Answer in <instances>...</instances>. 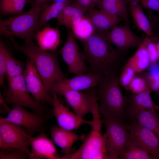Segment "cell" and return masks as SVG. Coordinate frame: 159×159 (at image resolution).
I'll return each instance as SVG.
<instances>
[{"label":"cell","instance_id":"obj_1","mask_svg":"<svg viewBox=\"0 0 159 159\" xmlns=\"http://www.w3.org/2000/svg\"><path fill=\"white\" fill-rule=\"evenodd\" d=\"M83 54L89 71L104 76L117 72L120 52L115 49L101 32H95L83 42Z\"/></svg>","mask_w":159,"mask_h":159},{"label":"cell","instance_id":"obj_2","mask_svg":"<svg viewBox=\"0 0 159 159\" xmlns=\"http://www.w3.org/2000/svg\"><path fill=\"white\" fill-rule=\"evenodd\" d=\"M11 39L14 49L24 54L33 62L47 91L54 84L67 78L59 64L58 51L43 50L33 40L26 41L24 45H20Z\"/></svg>","mask_w":159,"mask_h":159},{"label":"cell","instance_id":"obj_3","mask_svg":"<svg viewBox=\"0 0 159 159\" xmlns=\"http://www.w3.org/2000/svg\"><path fill=\"white\" fill-rule=\"evenodd\" d=\"M117 72L104 76L95 89L100 111L104 117L121 119L127 107V102L120 87Z\"/></svg>","mask_w":159,"mask_h":159},{"label":"cell","instance_id":"obj_4","mask_svg":"<svg viewBox=\"0 0 159 159\" xmlns=\"http://www.w3.org/2000/svg\"><path fill=\"white\" fill-rule=\"evenodd\" d=\"M46 4L35 2L26 12L0 20V34L6 37H16L25 41L35 37L40 14Z\"/></svg>","mask_w":159,"mask_h":159},{"label":"cell","instance_id":"obj_5","mask_svg":"<svg viewBox=\"0 0 159 159\" xmlns=\"http://www.w3.org/2000/svg\"><path fill=\"white\" fill-rule=\"evenodd\" d=\"M7 80L8 87L4 92V97H0L1 104H11L13 107H26L37 114L46 115L48 110L30 95L22 74Z\"/></svg>","mask_w":159,"mask_h":159},{"label":"cell","instance_id":"obj_6","mask_svg":"<svg viewBox=\"0 0 159 159\" xmlns=\"http://www.w3.org/2000/svg\"><path fill=\"white\" fill-rule=\"evenodd\" d=\"M91 113L93 120L91 131L79 149L67 155L68 159H94L99 153L107 151L105 139L102 133V121L99 109L94 107Z\"/></svg>","mask_w":159,"mask_h":159},{"label":"cell","instance_id":"obj_7","mask_svg":"<svg viewBox=\"0 0 159 159\" xmlns=\"http://www.w3.org/2000/svg\"><path fill=\"white\" fill-rule=\"evenodd\" d=\"M103 121L109 159H120L130 138L127 124L121 119L115 117L105 118Z\"/></svg>","mask_w":159,"mask_h":159},{"label":"cell","instance_id":"obj_8","mask_svg":"<svg viewBox=\"0 0 159 159\" xmlns=\"http://www.w3.org/2000/svg\"><path fill=\"white\" fill-rule=\"evenodd\" d=\"M1 105L8 114L6 117H0V121H6L21 126L26 129L31 135L41 131L47 118H48L46 115L28 112L23 107L16 106L11 109L4 103Z\"/></svg>","mask_w":159,"mask_h":159},{"label":"cell","instance_id":"obj_9","mask_svg":"<svg viewBox=\"0 0 159 159\" xmlns=\"http://www.w3.org/2000/svg\"><path fill=\"white\" fill-rule=\"evenodd\" d=\"M68 29L67 39L61 51L62 59L67 65L69 73L77 75L86 74L89 70L85 64L83 52L79 47L72 32Z\"/></svg>","mask_w":159,"mask_h":159},{"label":"cell","instance_id":"obj_10","mask_svg":"<svg viewBox=\"0 0 159 159\" xmlns=\"http://www.w3.org/2000/svg\"><path fill=\"white\" fill-rule=\"evenodd\" d=\"M29 135L27 130L21 126L0 121V138L5 143L8 149H14L26 153L30 159L28 139Z\"/></svg>","mask_w":159,"mask_h":159},{"label":"cell","instance_id":"obj_11","mask_svg":"<svg viewBox=\"0 0 159 159\" xmlns=\"http://www.w3.org/2000/svg\"><path fill=\"white\" fill-rule=\"evenodd\" d=\"M22 74L26 88L33 98L38 102H46L52 105L53 97L48 94L34 63L28 58Z\"/></svg>","mask_w":159,"mask_h":159},{"label":"cell","instance_id":"obj_12","mask_svg":"<svg viewBox=\"0 0 159 159\" xmlns=\"http://www.w3.org/2000/svg\"><path fill=\"white\" fill-rule=\"evenodd\" d=\"M110 43L115 45L120 52L130 48L138 47L142 43L143 38L132 31L128 23L121 26H115L110 31L101 32Z\"/></svg>","mask_w":159,"mask_h":159},{"label":"cell","instance_id":"obj_13","mask_svg":"<svg viewBox=\"0 0 159 159\" xmlns=\"http://www.w3.org/2000/svg\"><path fill=\"white\" fill-rule=\"evenodd\" d=\"M130 138L149 153L159 158V138L153 132L135 121L127 124Z\"/></svg>","mask_w":159,"mask_h":159},{"label":"cell","instance_id":"obj_14","mask_svg":"<svg viewBox=\"0 0 159 159\" xmlns=\"http://www.w3.org/2000/svg\"><path fill=\"white\" fill-rule=\"evenodd\" d=\"M49 91L52 94H58L63 96L75 113L78 116L83 118L87 114L91 113V101L86 93L69 89L55 84L51 86Z\"/></svg>","mask_w":159,"mask_h":159},{"label":"cell","instance_id":"obj_15","mask_svg":"<svg viewBox=\"0 0 159 159\" xmlns=\"http://www.w3.org/2000/svg\"><path fill=\"white\" fill-rule=\"evenodd\" d=\"M53 115L55 117L59 127L71 131L77 129L83 125L91 126L92 123V120H85L75 113L72 112L63 104L60 102L56 94L53 93Z\"/></svg>","mask_w":159,"mask_h":159},{"label":"cell","instance_id":"obj_16","mask_svg":"<svg viewBox=\"0 0 159 159\" xmlns=\"http://www.w3.org/2000/svg\"><path fill=\"white\" fill-rule=\"evenodd\" d=\"M29 145L31 148L30 159H61L54 144L44 133L39 135L28 137Z\"/></svg>","mask_w":159,"mask_h":159},{"label":"cell","instance_id":"obj_17","mask_svg":"<svg viewBox=\"0 0 159 159\" xmlns=\"http://www.w3.org/2000/svg\"><path fill=\"white\" fill-rule=\"evenodd\" d=\"M104 76L99 73L89 71L54 84L69 89L81 91L95 87L99 84Z\"/></svg>","mask_w":159,"mask_h":159},{"label":"cell","instance_id":"obj_18","mask_svg":"<svg viewBox=\"0 0 159 159\" xmlns=\"http://www.w3.org/2000/svg\"><path fill=\"white\" fill-rule=\"evenodd\" d=\"M50 132L53 141L61 149L64 156L71 153L74 144L81 139V136L75 133L64 129L59 126L52 127Z\"/></svg>","mask_w":159,"mask_h":159},{"label":"cell","instance_id":"obj_19","mask_svg":"<svg viewBox=\"0 0 159 159\" xmlns=\"http://www.w3.org/2000/svg\"><path fill=\"white\" fill-rule=\"evenodd\" d=\"M85 16L98 32L108 31L124 20L121 18L112 16L100 9L93 10L87 13Z\"/></svg>","mask_w":159,"mask_h":159},{"label":"cell","instance_id":"obj_20","mask_svg":"<svg viewBox=\"0 0 159 159\" xmlns=\"http://www.w3.org/2000/svg\"><path fill=\"white\" fill-rule=\"evenodd\" d=\"M129 115L133 121L151 130L159 138V117L156 111L130 108Z\"/></svg>","mask_w":159,"mask_h":159},{"label":"cell","instance_id":"obj_21","mask_svg":"<svg viewBox=\"0 0 159 159\" xmlns=\"http://www.w3.org/2000/svg\"><path fill=\"white\" fill-rule=\"evenodd\" d=\"M35 37L39 47L45 51L56 50L61 42L59 30L48 26L37 31Z\"/></svg>","mask_w":159,"mask_h":159},{"label":"cell","instance_id":"obj_22","mask_svg":"<svg viewBox=\"0 0 159 159\" xmlns=\"http://www.w3.org/2000/svg\"><path fill=\"white\" fill-rule=\"evenodd\" d=\"M128 11L134 23L148 36L153 35L150 21L144 13L139 0H127Z\"/></svg>","mask_w":159,"mask_h":159},{"label":"cell","instance_id":"obj_23","mask_svg":"<svg viewBox=\"0 0 159 159\" xmlns=\"http://www.w3.org/2000/svg\"><path fill=\"white\" fill-rule=\"evenodd\" d=\"M84 11L73 1L66 6L57 18L59 25L68 29L78 24L84 16Z\"/></svg>","mask_w":159,"mask_h":159},{"label":"cell","instance_id":"obj_24","mask_svg":"<svg viewBox=\"0 0 159 159\" xmlns=\"http://www.w3.org/2000/svg\"><path fill=\"white\" fill-rule=\"evenodd\" d=\"M73 1L72 0H67L47 4L40 14L36 32L46 26L47 22L51 19H57L64 9Z\"/></svg>","mask_w":159,"mask_h":159},{"label":"cell","instance_id":"obj_25","mask_svg":"<svg viewBox=\"0 0 159 159\" xmlns=\"http://www.w3.org/2000/svg\"><path fill=\"white\" fill-rule=\"evenodd\" d=\"M97 5L100 9L114 16L127 21L129 17L127 0H100Z\"/></svg>","mask_w":159,"mask_h":159},{"label":"cell","instance_id":"obj_26","mask_svg":"<svg viewBox=\"0 0 159 159\" xmlns=\"http://www.w3.org/2000/svg\"><path fill=\"white\" fill-rule=\"evenodd\" d=\"M143 39L142 43L126 63L134 69L136 73L143 71L147 69L150 64L146 42Z\"/></svg>","mask_w":159,"mask_h":159},{"label":"cell","instance_id":"obj_27","mask_svg":"<svg viewBox=\"0 0 159 159\" xmlns=\"http://www.w3.org/2000/svg\"><path fill=\"white\" fill-rule=\"evenodd\" d=\"M149 90L132 93L130 97V108L135 110H148L156 111Z\"/></svg>","mask_w":159,"mask_h":159},{"label":"cell","instance_id":"obj_28","mask_svg":"<svg viewBox=\"0 0 159 159\" xmlns=\"http://www.w3.org/2000/svg\"><path fill=\"white\" fill-rule=\"evenodd\" d=\"M71 29L74 35L83 42L87 40L96 32L92 24L85 16Z\"/></svg>","mask_w":159,"mask_h":159},{"label":"cell","instance_id":"obj_29","mask_svg":"<svg viewBox=\"0 0 159 159\" xmlns=\"http://www.w3.org/2000/svg\"><path fill=\"white\" fill-rule=\"evenodd\" d=\"M120 159H156L130 138Z\"/></svg>","mask_w":159,"mask_h":159},{"label":"cell","instance_id":"obj_30","mask_svg":"<svg viewBox=\"0 0 159 159\" xmlns=\"http://www.w3.org/2000/svg\"><path fill=\"white\" fill-rule=\"evenodd\" d=\"M5 59L7 79L22 74L25 65L24 63L15 59L6 47L5 50Z\"/></svg>","mask_w":159,"mask_h":159},{"label":"cell","instance_id":"obj_31","mask_svg":"<svg viewBox=\"0 0 159 159\" xmlns=\"http://www.w3.org/2000/svg\"><path fill=\"white\" fill-rule=\"evenodd\" d=\"M27 0H0V12L3 15H17L21 14Z\"/></svg>","mask_w":159,"mask_h":159},{"label":"cell","instance_id":"obj_32","mask_svg":"<svg viewBox=\"0 0 159 159\" xmlns=\"http://www.w3.org/2000/svg\"><path fill=\"white\" fill-rule=\"evenodd\" d=\"M145 79L151 92L159 90V61L150 64L147 68Z\"/></svg>","mask_w":159,"mask_h":159},{"label":"cell","instance_id":"obj_33","mask_svg":"<svg viewBox=\"0 0 159 159\" xmlns=\"http://www.w3.org/2000/svg\"><path fill=\"white\" fill-rule=\"evenodd\" d=\"M127 89L132 93H138L146 90L151 92L145 78L139 76H135L129 84Z\"/></svg>","mask_w":159,"mask_h":159},{"label":"cell","instance_id":"obj_34","mask_svg":"<svg viewBox=\"0 0 159 159\" xmlns=\"http://www.w3.org/2000/svg\"><path fill=\"white\" fill-rule=\"evenodd\" d=\"M136 72L134 69L130 65L126 63L120 77V85L127 89L130 83L135 77Z\"/></svg>","mask_w":159,"mask_h":159},{"label":"cell","instance_id":"obj_35","mask_svg":"<svg viewBox=\"0 0 159 159\" xmlns=\"http://www.w3.org/2000/svg\"><path fill=\"white\" fill-rule=\"evenodd\" d=\"M6 47L0 40V85L3 86L4 85V81L6 76H7V71L5 59V50Z\"/></svg>","mask_w":159,"mask_h":159},{"label":"cell","instance_id":"obj_36","mask_svg":"<svg viewBox=\"0 0 159 159\" xmlns=\"http://www.w3.org/2000/svg\"><path fill=\"white\" fill-rule=\"evenodd\" d=\"M143 38L146 42L150 64L158 62L157 51L155 43L148 36L144 37Z\"/></svg>","mask_w":159,"mask_h":159},{"label":"cell","instance_id":"obj_37","mask_svg":"<svg viewBox=\"0 0 159 159\" xmlns=\"http://www.w3.org/2000/svg\"><path fill=\"white\" fill-rule=\"evenodd\" d=\"M0 158L1 159H23L29 158L27 154L19 150L6 153L1 150L0 153Z\"/></svg>","mask_w":159,"mask_h":159},{"label":"cell","instance_id":"obj_38","mask_svg":"<svg viewBox=\"0 0 159 159\" xmlns=\"http://www.w3.org/2000/svg\"><path fill=\"white\" fill-rule=\"evenodd\" d=\"M74 1L85 13L90 12L94 10L91 0H75Z\"/></svg>","mask_w":159,"mask_h":159},{"label":"cell","instance_id":"obj_39","mask_svg":"<svg viewBox=\"0 0 159 159\" xmlns=\"http://www.w3.org/2000/svg\"><path fill=\"white\" fill-rule=\"evenodd\" d=\"M143 6L156 11L159 14V2L157 0H139Z\"/></svg>","mask_w":159,"mask_h":159},{"label":"cell","instance_id":"obj_40","mask_svg":"<svg viewBox=\"0 0 159 159\" xmlns=\"http://www.w3.org/2000/svg\"><path fill=\"white\" fill-rule=\"evenodd\" d=\"M150 17L149 20L151 24L153 33V35L159 37V17L151 15Z\"/></svg>","mask_w":159,"mask_h":159},{"label":"cell","instance_id":"obj_41","mask_svg":"<svg viewBox=\"0 0 159 159\" xmlns=\"http://www.w3.org/2000/svg\"><path fill=\"white\" fill-rule=\"evenodd\" d=\"M149 37L151 40L154 42L155 45L158 55V61H159V37L152 35Z\"/></svg>","mask_w":159,"mask_h":159},{"label":"cell","instance_id":"obj_42","mask_svg":"<svg viewBox=\"0 0 159 159\" xmlns=\"http://www.w3.org/2000/svg\"><path fill=\"white\" fill-rule=\"evenodd\" d=\"M35 2L42 4H46L49 3L52 0H34Z\"/></svg>","mask_w":159,"mask_h":159},{"label":"cell","instance_id":"obj_43","mask_svg":"<svg viewBox=\"0 0 159 159\" xmlns=\"http://www.w3.org/2000/svg\"><path fill=\"white\" fill-rule=\"evenodd\" d=\"M100 0H91L92 5L94 8L95 6L96 5H97V3Z\"/></svg>","mask_w":159,"mask_h":159},{"label":"cell","instance_id":"obj_44","mask_svg":"<svg viewBox=\"0 0 159 159\" xmlns=\"http://www.w3.org/2000/svg\"><path fill=\"white\" fill-rule=\"evenodd\" d=\"M154 107L156 111H158L159 112V105H156L155 104Z\"/></svg>","mask_w":159,"mask_h":159},{"label":"cell","instance_id":"obj_45","mask_svg":"<svg viewBox=\"0 0 159 159\" xmlns=\"http://www.w3.org/2000/svg\"><path fill=\"white\" fill-rule=\"evenodd\" d=\"M67 0H52V1L53 2H61L63 1Z\"/></svg>","mask_w":159,"mask_h":159},{"label":"cell","instance_id":"obj_46","mask_svg":"<svg viewBox=\"0 0 159 159\" xmlns=\"http://www.w3.org/2000/svg\"><path fill=\"white\" fill-rule=\"evenodd\" d=\"M155 92H156V93H157L158 95V100H159V90L156 91Z\"/></svg>","mask_w":159,"mask_h":159},{"label":"cell","instance_id":"obj_47","mask_svg":"<svg viewBox=\"0 0 159 159\" xmlns=\"http://www.w3.org/2000/svg\"><path fill=\"white\" fill-rule=\"evenodd\" d=\"M159 2V0H157Z\"/></svg>","mask_w":159,"mask_h":159}]
</instances>
